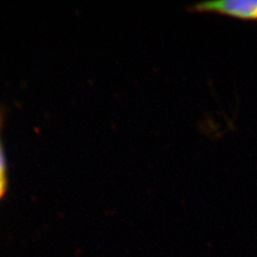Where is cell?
I'll return each instance as SVG.
<instances>
[{"label":"cell","mask_w":257,"mask_h":257,"mask_svg":"<svg viewBox=\"0 0 257 257\" xmlns=\"http://www.w3.org/2000/svg\"><path fill=\"white\" fill-rule=\"evenodd\" d=\"M6 118V110L0 107V203L7 196L9 192V166L3 142V131Z\"/></svg>","instance_id":"obj_2"},{"label":"cell","mask_w":257,"mask_h":257,"mask_svg":"<svg viewBox=\"0 0 257 257\" xmlns=\"http://www.w3.org/2000/svg\"><path fill=\"white\" fill-rule=\"evenodd\" d=\"M194 11L214 12L236 19H257V0H222L203 2L194 5Z\"/></svg>","instance_id":"obj_1"}]
</instances>
